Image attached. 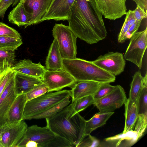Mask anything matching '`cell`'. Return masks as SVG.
Segmentation results:
<instances>
[{
  "mask_svg": "<svg viewBox=\"0 0 147 147\" xmlns=\"http://www.w3.org/2000/svg\"><path fill=\"white\" fill-rule=\"evenodd\" d=\"M27 127L24 120L16 123L5 124L0 127V147H18Z\"/></svg>",
  "mask_w": 147,
  "mask_h": 147,
  "instance_id": "8",
  "label": "cell"
},
{
  "mask_svg": "<svg viewBox=\"0 0 147 147\" xmlns=\"http://www.w3.org/2000/svg\"><path fill=\"white\" fill-rule=\"evenodd\" d=\"M49 90L48 87L45 83L37 86L25 94L27 101L45 94Z\"/></svg>",
  "mask_w": 147,
  "mask_h": 147,
  "instance_id": "32",
  "label": "cell"
},
{
  "mask_svg": "<svg viewBox=\"0 0 147 147\" xmlns=\"http://www.w3.org/2000/svg\"><path fill=\"white\" fill-rule=\"evenodd\" d=\"M27 102L25 94H18L7 115V124L18 123L23 120L25 107Z\"/></svg>",
  "mask_w": 147,
  "mask_h": 147,
  "instance_id": "20",
  "label": "cell"
},
{
  "mask_svg": "<svg viewBox=\"0 0 147 147\" xmlns=\"http://www.w3.org/2000/svg\"><path fill=\"white\" fill-rule=\"evenodd\" d=\"M71 96H68L61 102L52 106L48 109L33 117L32 119L49 118L62 110L70 102Z\"/></svg>",
  "mask_w": 147,
  "mask_h": 147,
  "instance_id": "26",
  "label": "cell"
},
{
  "mask_svg": "<svg viewBox=\"0 0 147 147\" xmlns=\"http://www.w3.org/2000/svg\"><path fill=\"white\" fill-rule=\"evenodd\" d=\"M11 69L13 71L31 76L42 81L47 70L45 67L42 65L40 62L34 63L29 59H25L20 60L14 64Z\"/></svg>",
  "mask_w": 147,
  "mask_h": 147,
  "instance_id": "17",
  "label": "cell"
},
{
  "mask_svg": "<svg viewBox=\"0 0 147 147\" xmlns=\"http://www.w3.org/2000/svg\"><path fill=\"white\" fill-rule=\"evenodd\" d=\"M4 61L14 64L16 61L15 51L0 49V62Z\"/></svg>",
  "mask_w": 147,
  "mask_h": 147,
  "instance_id": "35",
  "label": "cell"
},
{
  "mask_svg": "<svg viewBox=\"0 0 147 147\" xmlns=\"http://www.w3.org/2000/svg\"><path fill=\"white\" fill-rule=\"evenodd\" d=\"M15 72L11 69L5 72L0 77V97L10 79Z\"/></svg>",
  "mask_w": 147,
  "mask_h": 147,
  "instance_id": "37",
  "label": "cell"
},
{
  "mask_svg": "<svg viewBox=\"0 0 147 147\" xmlns=\"http://www.w3.org/2000/svg\"><path fill=\"white\" fill-rule=\"evenodd\" d=\"M0 36L21 38L20 34L14 28L0 22Z\"/></svg>",
  "mask_w": 147,
  "mask_h": 147,
  "instance_id": "34",
  "label": "cell"
},
{
  "mask_svg": "<svg viewBox=\"0 0 147 147\" xmlns=\"http://www.w3.org/2000/svg\"><path fill=\"white\" fill-rule=\"evenodd\" d=\"M94 101V100L92 95L72 101L71 104V116L83 111L89 106L93 104Z\"/></svg>",
  "mask_w": 147,
  "mask_h": 147,
  "instance_id": "27",
  "label": "cell"
},
{
  "mask_svg": "<svg viewBox=\"0 0 147 147\" xmlns=\"http://www.w3.org/2000/svg\"><path fill=\"white\" fill-rule=\"evenodd\" d=\"M92 62L100 68L115 76L123 72L125 65L123 54L118 52H109L100 55Z\"/></svg>",
  "mask_w": 147,
  "mask_h": 147,
  "instance_id": "11",
  "label": "cell"
},
{
  "mask_svg": "<svg viewBox=\"0 0 147 147\" xmlns=\"http://www.w3.org/2000/svg\"><path fill=\"white\" fill-rule=\"evenodd\" d=\"M75 146L64 138L56 135L51 140L43 144L41 147H73Z\"/></svg>",
  "mask_w": 147,
  "mask_h": 147,
  "instance_id": "31",
  "label": "cell"
},
{
  "mask_svg": "<svg viewBox=\"0 0 147 147\" xmlns=\"http://www.w3.org/2000/svg\"><path fill=\"white\" fill-rule=\"evenodd\" d=\"M102 84L90 81L77 82L70 90V96L72 97V101L87 96L92 95Z\"/></svg>",
  "mask_w": 147,
  "mask_h": 147,
  "instance_id": "18",
  "label": "cell"
},
{
  "mask_svg": "<svg viewBox=\"0 0 147 147\" xmlns=\"http://www.w3.org/2000/svg\"><path fill=\"white\" fill-rule=\"evenodd\" d=\"M136 20H142L147 17V11L142 8L139 5H137L136 9L133 10Z\"/></svg>",
  "mask_w": 147,
  "mask_h": 147,
  "instance_id": "40",
  "label": "cell"
},
{
  "mask_svg": "<svg viewBox=\"0 0 147 147\" xmlns=\"http://www.w3.org/2000/svg\"><path fill=\"white\" fill-rule=\"evenodd\" d=\"M124 104L125 122L123 134L133 130L138 115L137 102L128 98Z\"/></svg>",
  "mask_w": 147,
  "mask_h": 147,
  "instance_id": "22",
  "label": "cell"
},
{
  "mask_svg": "<svg viewBox=\"0 0 147 147\" xmlns=\"http://www.w3.org/2000/svg\"><path fill=\"white\" fill-rule=\"evenodd\" d=\"M147 125V115L138 114L134 130L136 133V141L143 135L146 128Z\"/></svg>",
  "mask_w": 147,
  "mask_h": 147,
  "instance_id": "29",
  "label": "cell"
},
{
  "mask_svg": "<svg viewBox=\"0 0 147 147\" xmlns=\"http://www.w3.org/2000/svg\"><path fill=\"white\" fill-rule=\"evenodd\" d=\"M14 65L6 61L0 62V77L5 72L11 69Z\"/></svg>",
  "mask_w": 147,
  "mask_h": 147,
  "instance_id": "43",
  "label": "cell"
},
{
  "mask_svg": "<svg viewBox=\"0 0 147 147\" xmlns=\"http://www.w3.org/2000/svg\"><path fill=\"white\" fill-rule=\"evenodd\" d=\"M138 114L147 115V85H144L137 101Z\"/></svg>",
  "mask_w": 147,
  "mask_h": 147,
  "instance_id": "30",
  "label": "cell"
},
{
  "mask_svg": "<svg viewBox=\"0 0 147 147\" xmlns=\"http://www.w3.org/2000/svg\"><path fill=\"white\" fill-rule=\"evenodd\" d=\"M53 0H20L30 18L28 26L40 23Z\"/></svg>",
  "mask_w": 147,
  "mask_h": 147,
  "instance_id": "14",
  "label": "cell"
},
{
  "mask_svg": "<svg viewBox=\"0 0 147 147\" xmlns=\"http://www.w3.org/2000/svg\"><path fill=\"white\" fill-rule=\"evenodd\" d=\"M14 78L18 94H26L43 83L38 78L19 72H15Z\"/></svg>",
  "mask_w": 147,
  "mask_h": 147,
  "instance_id": "19",
  "label": "cell"
},
{
  "mask_svg": "<svg viewBox=\"0 0 147 147\" xmlns=\"http://www.w3.org/2000/svg\"><path fill=\"white\" fill-rule=\"evenodd\" d=\"M127 99L123 88L118 85L112 91L105 96L94 100L93 104L97 107L99 112H112L121 107Z\"/></svg>",
  "mask_w": 147,
  "mask_h": 147,
  "instance_id": "10",
  "label": "cell"
},
{
  "mask_svg": "<svg viewBox=\"0 0 147 147\" xmlns=\"http://www.w3.org/2000/svg\"><path fill=\"white\" fill-rule=\"evenodd\" d=\"M8 19L9 22L18 26H24L25 28L28 26L30 21V17L20 2L10 12Z\"/></svg>",
  "mask_w": 147,
  "mask_h": 147,
  "instance_id": "23",
  "label": "cell"
},
{
  "mask_svg": "<svg viewBox=\"0 0 147 147\" xmlns=\"http://www.w3.org/2000/svg\"><path fill=\"white\" fill-rule=\"evenodd\" d=\"M23 43L22 38L0 36V49L15 50Z\"/></svg>",
  "mask_w": 147,
  "mask_h": 147,
  "instance_id": "28",
  "label": "cell"
},
{
  "mask_svg": "<svg viewBox=\"0 0 147 147\" xmlns=\"http://www.w3.org/2000/svg\"><path fill=\"white\" fill-rule=\"evenodd\" d=\"M52 35L57 42L63 59L76 58V39L77 38L70 28L62 23L55 24L52 30Z\"/></svg>",
  "mask_w": 147,
  "mask_h": 147,
  "instance_id": "5",
  "label": "cell"
},
{
  "mask_svg": "<svg viewBox=\"0 0 147 147\" xmlns=\"http://www.w3.org/2000/svg\"><path fill=\"white\" fill-rule=\"evenodd\" d=\"M63 68L77 81H90L101 83L114 82L115 76L100 68L92 61L76 57L62 59Z\"/></svg>",
  "mask_w": 147,
  "mask_h": 147,
  "instance_id": "2",
  "label": "cell"
},
{
  "mask_svg": "<svg viewBox=\"0 0 147 147\" xmlns=\"http://www.w3.org/2000/svg\"><path fill=\"white\" fill-rule=\"evenodd\" d=\"M126 16L125 18L127 24L130 26L133 24L136 20L135 17L133 10H129L126 13Z\"/></svg>",
  "mask_w": 147,
  "mask_h": 147,
  "instance_id": "42",
  "label": "cell"
},
{
  "mask_svg": "<svg viewBox=\"0 0 147 147\" xmlns=\"http://www.w3.org/2000/svg\"><path fill=\"white\" fill-rule=\"evenodd\" d=\"M74 2L99 41L105 39L107 32L102 15L94 0H75Z\"/></svg>",
  "mask_w": 147,
  "mask_h": 147,
  "instance_id": "4",
  "label": "cell"
},
{
  "mask_svg": "<svg viewBox=\"0 0 147 147\" xmlns=\"http://www.w3.org/2000/svg\"><path fill=\"white\" fill-rule=\"evenodd\" d=\"M75 0H53L41 22L50 20L56 21L67 20L71 8Z\"/></svg>",
  "mask_w": 147,
  "mask_h": 147,
  "instance_id": "15",
  "label": "cell"
},
{
  "mask_svg": "<svg viewBox=\"0 0 147 147\" xmlns=\"http://www.w3.org/2000/svg\"><path fill=\"white\" fill-rule=\"evenodd\" d=\"M55 134L47 126L41 127L34 125L28 127L24 137L18 147H24L28 141L36 142L38 147L53 139Z\"/></svg>",
  "mask_w": 147,
  "mask_h": 147,
  "instance_id": "16",
  "label": "cell"
},
{
  "mask_svg": "<svg viewBox=\"0 0 147 147\" xmlns=\"http://www.w3.org/2000/svg\"><path fill=\"white\" fill-rule=\"evenodd\" d=\"M144 85H147V82L144 80L143 77L140 71H136L132 76L128 99L132 101L137 102Z\"/></svg>",
  "mask_w": 147,
  "mask_h": 147,
  "instance_id": "25",
  "label": "cell"
},
{
  "mask_svg": "<svg viewBox=\"0 0 147 147\" xmlns=\"http://www.w3.org/2000/svg\"><path fill=\"white\" fill-rule=\"evenodd\" d=\"M126 0H94L96 7L107 19L115 20L126 15Z\"/></svg>",
  "mask_w": 147,
  "mask_h": 147,
  "instance_id": "13",
  "label": "cell"
},
{
  "mask_svg": "<svg viewBox=\"0 0 147 147\" xmlns=\"http://www.w3.org/2000/svg\"><path fill=\"white\" fill-rule=\"evenodd\" d=\"M113 111L105 113L98 112L90 119L86 121L85 127V136L106 123L107 121L114 113Z\"/></svg>",
  "mask_w": 147,
  "mask_h": 147,
  "instance_id": "24",
  "label": "cell"
},
{
  "mask_svg": "<svg viewBox=\"0 0 147 147\" xmlns=\"http://www.w3.org/2000/svg\"><path fill=\"white\" fill-rule=\"evenodd\" d=\"M71 104L51 117L45 119L46 126L55 134L67 139L75 147L85 137L86 120L79 113L72 117Z\"/></svg>",
  "mask_w": 147,
  "mask_h": 147,
  "instance_id": "1",
  "label": "cell"
},
{
  "mask_svg": "<svg viewBox=\"0 0 147 147\" xmlns=\"http://www.w3.org/2000/svg\"><path fill=\"white\" fill-rule=\"evenodd\" d=\"M129 26L125 20L118 36V40L119 42L122 43L125 42L124 38Z\"/></svg>",
  "mask_w": 147,
  "mask_h": 147,
  "instance_id": "41",
  "label": "cell"
},
{
  "mask_svg": "<svg viewBox=\"0 0 147 147\" xmlns=\"http://www.w3.org/2000/svg\"><path fill=\"white\" fill-rule=\"evenodd\" d=\"M24 147H38V144L34 141H28L26 143Z\"/></svg>",
  "mask_w": 147,
  "mask_h": 147,
  "instance_id": "45",
  "label": "cell"
},
{
  "mask_svg": "<svg viewBox=\"0 0 147 147\" xmlns=\"http://www.w3.org/2000/svg\"><path fill=\"white\" fill-rule=\"evenodd\" d=\"M99 140L95 137L89 134L86 136L76 147H92L98 146Z\"/></svg>",
  "mask_w": 147,
  "mask_h": 147,
  "instance_id": "36",
  "label": "cell"
},
{
  "mask_svg": "<svg viewBox=\"0 0 147 147\" xmlns=\"http://www.w3.org/2000/svg\"><path fill=\"white\" fill-rule=\"evenodd\" d=\"M67 20L70 28L77 38L90 45L99 41L74 2L71 7L70 14Z\"/></svg>",
  "mask_w": 147,
  "mask_h": 147,
  "instance_id": "6",
  "label": "cell"
},
{
  "mask_svg": "<svg viewBox=\"0 0 147 147\" xmlns=\"http://www.w3.org/2000/svg\"><path fill=\"white\" fill-rule=\"evenodd\" d=\"M71 95L70 90H63L47 92L26 102L23 115V120H31L34 116L61 102Z\"/></svg>",
  "mask_w": 147,
  "mask_h": 147,
  "instance_id": "3",
  "label": "cell"
},
{
  "mask_svg": "<svg viewBox=\"0 0 147 147\" xmlns=\"http://www.w3.org/2000/svg\"><path fill=\"white\" fill-rule=\"evenodd\" d=\"M142 8L145 9L147 11V0H132Z\"/></svg>",
  "mask_w": 147,
  "mask_h": 147,
  "instance_id": "44",
  "label": "cell"
},
{
  "mask_svg": "<svg viewBox=\"0 0 147 147\" xmlns=\"http://www.w3.org/2000/svg\"><path fill=\"white\" fill-rule=\"evenodd\" d=\"M62 59L57 41L54 38L46 58V69L50 71H56L63 69Z\"/></svg>",
  "mask_w": 147,
  "mask_h": 147,
  "instance_id": "21",
  "label": "cell"
},
{
  "mask_svg": "<svg viewBox=\"0 0 147 147\" xmlns=\"http://www.w3.org/2000/svg\"><path fill=\"white\" fill-rule=\"evenodd\" d=\"M42 81L48 87V92L59 91L67 87L72 88L77 82L76 80L63 68L56 71L47 70Z\"/></svg>",
  "mask_w": 147,
  "mask_h": 147,
  "instance_id": "9",
  "label": "cell"
},
{
  "mask_svg": "<svg viewBox=\"0 0 147 147\" xmlns=\"http://www.w3.org/2000/svg\"><path fill=\"white\" fill-rule=\"evenodd\" d=\"M1 0H0V1H1Z\"/></svg>",
  "mask_w": 147,
  "mask_h": 147,
  "instance_id": "46",
  "label": "cell"
},
{
  "mask_svg": "<svg viewBox=\"0 0 147 147\" xmlns=\"http://www.w3.org/2000/svg\"><path fill=\"white\" fill-rule=\"evenodd\" d=\"M109 83L102 84L95 93L92 95L94 100L98 99L105 96L112 91L115 88Z\"/></svg>",
  "mask_w": 147,
  "mask_h": 147,
  "instance_id": "33",
  "label": "cell"
},
{
  "mask_svg": "<svg viewBox=\"0 0 147 147\" xmlns=\"http://www.w3.org/2000/svg\"><path fill=\"white\" fill-rule=\"evenodd\" d=\"M14 74L10 79L0 97V127L7 124L9 111L18 95Z\"/></svg>",
  "mask_w": 147,
  "mask_h": 147,
  "instance_id": "12",
  "label": "cell"
},
{
  "mask_svg": "<svg viewBox=\"0 0 147 147\" xmlns=\"http://www.w3.org/2000/svg\"><path fill=\"white\" fill-rule=\"evenodd\" d=\"M129 43L123 57L125 60L136 65L141 69L143 57L147 47V28L136 32L130 38Z\"/></svg>",
  "mask_w": 147,
  "mask_h": 147,
  "instance_id": "7",
  "label": "cell"
},
{
  "mask_svg": "<svg viewBox=\"0 0 147 147\" xmlns=\"http://www.w3.org/2000/svg\"><path fill=\"white\" fill-rule=\"evenodd\" d=\"M17 0H1L0 1V18L3 19L7 9Z\"/></svg>",
  "mask_w": 147,
  "mask_h": 147,
  "instance_id": "39",
  "label": "cell"
},
{
  "mask_svg": "<svg viewBox=\"0 0 147 147\" xmlns=\"http://www.w3.org/2000/svg\"><path fill=\"white\" fill-rule=\"evenodd\" d=\"M142 20H136L134 23L130 26L124 38L125 41L126 40L130 39L138 30L141 24Z\"/></svg>",
  "mask_w": 147,
  "mask_h": 147,
  "instance_id": "38",
  "label": "cell"
}]
</instances>
